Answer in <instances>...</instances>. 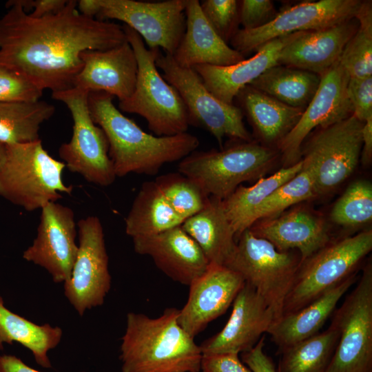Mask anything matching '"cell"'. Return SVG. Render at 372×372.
I'll return each mask as SVG.
<instances>
[{"instance_id":"obj_1","label":"cell","mask_w":372,"mask_h":372,"mask_svg":"<svg viewBox=\"0 0 372 372\" xmlns=\"http://www.w3.org/2000/svg\"><path fill=\"white\" fill-rule=\"evenodd\" d=\"M0 17V66L14 70L41 90L73 87L83 66L81 53L106 50L127 41L123 26L88 18L68 0L59 12L33 17L16 0Z\"/></svg>"},{"instance_id":"obj_2","label":"cell","mask_w":372,"mask_h":372,"mask_svg":"<svg viewBox=\"0 0 372 372\" xmlns=\"http://www.w3.org/2000/svg\"><path fill=\"white\" fill-rule=\"evenodd\" d=\"M113 99L103 92L88 94L91 117L105 134L116 176L154 175L165 164L181 161L198 147V138L187 132L169 136L145 132L116 108Z\"/></svg>"},{"instance_id":"obj_3","label":"cell","mask_w":372,"mask_h":372,"mask_svg":"<svg viewBox=\"0 0 372 372\" xmlns=\"http://www.w3.org/2000/svg\"><path fill=\"white\" fill-rule=\"evenodd\" d=\"M179 309L157 318L130 312L121 338L122 372H200L202 352L178 321Z\"/></svg>"},{"instance_id":"obj_4","label":"cell","mask_w":372,"mask_h":372,"mask_svg":"<svg viewBox=\"0 0 372 372\" xmlns=\"http://www.w3.org/2000/svg\"><path fill=\"white\" fill-rule=\"evenodd\" d=\"M65 165L52 157L41 139L6 145L0 163V196L28 211L41 209L70 194L72 185L62 180Z\"/></svg>"},{"instance_id":"obj_5","label":"cell","mask_w":372,"mask_h":372,"mask_svg":"<svg viewBox=\"0 0 372 372\" xmlns=\"http://www.w3.org/2000/svg\"><path fill=\"white\" fill-rule=\"evenodd\" d=\"M123 28L134 52L138 72L134 92L130 97L119 101L118 107L123 112L143 117L149 130L158 136L187 132L189 121L184 103L156 65L160 49L147 48L136 32L125 25Z\"/></svg>"},{"instance_id":"obj_6","label":"cell","mask_w":372,"mask_h":372,"mask_svg":"<svg viewBox=\"0 0 372 372\" xmlns=\"http://www.w3.org/2000/svg\"><path fill=\"white\" fill-rule=\"evenodd\" d=\"M277 157L271 147L242 141L221 150H195L180 161L178 172L194 180L208 196L223 200L242 183L263 177Z\"/></svg>"},{"instance_id":"obj_7","label":"cell","mask_w":372,"mask_h":372,"mask_svg":"<svg viewBox=\"0 0 372 372\" xmlns=\"http://www.w3.org/2000/svg\"><path fill=\"white\" fill-rule=\"evenodd\" d=\"M372 250V230L332 240L300 263L285 299L282 315L306 307L357 274Z\"/></svg>"},{"instance_id":"obj_8","label":"cell","mask_w":372,"mask_h":372,"mask_svg":"<svg viewBox=\"0 0 372 372\" xmlns=\"http://www.w3.org/2000/svg\"><path fill=\"white\" fill-rule=\"evenodd\" d=\"M278 251L249 229L238 237L225 267L238 273L272 310L275 321L282 316L285 299L300 265V254Z\"/></svg>"},{"instance_id":"obj_9","label":"cell","mask_w":372,"mask_h":372,"mask_svg":"<svg viewBox=\"0 0 372 372\" xmlns=\"http://www.w3.org/2000/svg\"><path fill=\"white\" fill-rule=\"evenodd\" d=\"M363 125L352 114L318 127L301 149L302 167L311 172L316 196L330 194L354 172L361 155Z\"/></svg>"},{"instance_id":"obj_10","label":"cell","mask_w":372,"mask_h":372,"mask_svg":"<svg viewBox=\"0 0 372 372\" xmlns=\"http://www.w3.org/2000/svg\"><path fill=\"white\" fill-rule=\"evenodd\" d=\"M156 65L165 80L173 86L187 109L189 125L208 131L222 148L224 137L251 141L243 122V113L234 104L225 103L213 95L192 69L179 65L172 55L158 52Z\"/></svg>"},{"instance_id":"obj_11","label":"cell","mask_w":372,"mask_h":372,"mask_svg":"<svg viewBox=\"0 0 372 372\" xmlns=\"http://www.w3.org/2000/svg\"><path fill=\"white\" fill-rule=\"evenodd\" d=\"M88 94L74 87L52 92V99L67 106L73 121L72 138L60 146L59 154L70 172L81 174L88 182L106 187L112 184L116 176L105 134L91 117Z\"/></svg>"},{"instance_id":"obj_12","label":"cell","mask_w":372,"mask_h":372,"mask_svg":"<svg viewBox=\"0 0 372 372\" xmlns=\"http://www.w3.org/2000/svg\"><path fill=\"white\" fill-rule=\"evenodd\" d=\"M338 340L326 372H372V263L333 313Z\"/></svg>"},{"instance_id":"obj_13","label":"cell","mask_w":372,"mask_h":372,"mask_svg":"<svg viewBox=\"0 0 372 372\" xmlns=\"http://www.w3.org/2000/svg\"><path fill=\"white\" fill-rule=\"evenodd\" d=\"M78 251L64 295L79 316L103 304L111 287L109 259L102 224L96 216L77 223Z\"/></svg>"},{"instance_id":"obj_14","label":"cell","mask_w":372,"mask_h":372,"mask_svg":"<svg viewBox=\"0 0 372 372\" xmlns=\"http://www.w3.org/2000/svg\"><path fill=\"white\" fill-rule=\"evenodd\" d=\"M187 0L156 2L99 0L98 19H116L136 32L151 50L173 55L185 30Z\"/></svg>"},{"instance_id":"obj_15","label":"cell","mask_w":372,"mask_h":372,"mask_svg":"<svg viewBox=\"0 0 372 372\" xmlns=\"http://www.w3.org/2000/svg\"><path fill=\"white\" fill-rule=\"evenodd\" d=\"M361 2L360 0H320L292 6L260 28L238 30L230 40L231 48L245 56L274 39L335 25L355 18Z\"/></svg>"},{"instance_id":"obj_16","label":"cell","mask_w":372,"mask_h":372,"mask_svg":"<svg viewBox=\"0 0 372 372\" xmlns=\"http://www.w3.org/2000/svg\"><path fill=\"white\" fill-rule=\"evenodd\" d=\"M349 80L339 60L320 75L318 90L300 120L277 146L285 167L300 161L302 145L313 130L329 126L353 114L347 94Z\"/></svg>"},{"instance_id":"obj_17","label":"cell","mask_w":372,"mask_h":372,"mask_svg":"<svg viewBox=\"0 0 372 372\" xmlns=\"http://www.w3.org/2000/svg\"><path fill=\"white\" fill-rule=\"evenodd\" d=\"M37 235L23 258L44 268L56 283L70 278L78 251L72 209L50 202L41 209Z\"/></svg>"},{"instance_id":"obj_18","label":"cell","mask_w":372,"mask_h":372,"mask_svg":"<svg viewBox=\"0 0 372 372\" xmlns=\"http://www.w3.org/2000/svg\"><path fill=\"white\" fill-rule=\"evenodd\" d=\"M244 285L236 271L209 264L206 271L189 286L187 300L179 309V324L194 338L227 310Z\"/></svg>"},{"instance_id":"obj_19","label":"cell","mask_w":372,"mask_h":372,"mask_svg":"<svg viewBox=\"0 0 372 372\" xmlns=\"http://www.w3.org/2000/svg\"><path fill=\"white\" fill-rule=\"evenodd\" d=\"M275 321L272 310L250 285L239 291L225 327L200 345L203 355L239 353L252 349Z\"/></svg>"},{"instance_id":"obj_20","label":"cell","mask_w":372,"mask_h":372,"mask_svg":"<svg viewBox=\"0 0 372 372\" xmlns=\"http://www.w3.org/2000/svg\"><path fill=\"white\" fill-rule=\"evenodd\" d=\"M132 240L136 253L149 256L165 275L184 285L189 286L210 264L181 225Z\"/></svg>"},{"instance_id":"obj_21","label":"cell","mask_w":372,"mask_h":372,"mask_svg":"<svg viewBox=\"0 0 372 372\" xmlns=\"http://www.w3.org/2000/svg\"><path fill=\"white\" fill-rule=\"evenodd\" d=\"M81 59L83 66L74 81V87L88 92H105L119 101L131 96L138 64L127 41L106 50H85L81 53Z\"/></svg>"},{"instance_id":"obj_22","label":"cell","mask_w":372,"mask_h":372,"mask_svg":"<svg viewBox=\"0 0 372 372\" xmlns=\"http://www.w3.org/2000/svg\"><path fill=\"white\" fill-rule=\"evenodd\" d=\"M249 229L278 251L298 250L300 263L332 241L324 219L305 207L256 221Z\"/></svg>"},{"instance_id":"obj_23","label":"cell","mask_w":372,"mask_h":372,"mask_svg":"<svg viewBox=\"0 0 372 372\" xmlns=\"http://www.w3.org/2000/svg\"><path fill=\"white\" fill-rule=\"evenodd\" d=\"M304 32L271 40L251 58L227 66L198 65L192 68L207 89L221 101L232 105L239 92L270 68L278 65L283 48Z\"/></svg>"},{"instance_id":"obj_24","label":"cell","mask_w":372,"mask_h":372,"mask_svg":"<svg viewBox=\"0 0 372 372\" xmlns=\"http://www.w3.org/2000/svg\"><path fill=\"white\" fill-rule=\"evenodd\" d=\"M358 25L355 17L327 28L304 32L283 48L278 63L320 76L339 60Z\"/></svg>"},{"instance_id":"obj_25","label":"cell","mask_w":372,"mask_h":372,"mask_svg":"<svg viewBox=\"0 0 372 372\" xmlns=\"http://www.w3.org/2000/svg\"><path fill=\"white\" fill-rule=\"evenodd\" d=\"M185 30L172 55L181 67L192 68L198 65L227 66L245 59L229 46L205 19L198 0H187Z\"/></svg>"},{"instance_id":"obj_26","label":"cell","mask_w":372,"mask_h":372,"mask_svg":"<svg viewBox=\"0 0 372 372\" xmlns=\"http://www.w3.org/2000/svg\"><path fill=\"white\" fill-rule=\"evenodd\" d=\"M356 280L357 274L350 276L306 307L283 314L273 322L267 333L277 345L278 353L285 348L318 333L334 312L340 298Z\"/></svg>"},{"instance_id":"obj_27","label":"cell","mask_w":372,"mask_h":372,"mask_svg":"<svg viewBox=\"0 0 372 372\" xmlns=\"http://www.w3.org/2000/svg\"><path fill=\"white\" fill-rule=\"evenodd\" d=\"M181 227L210 264L225 266L234 252L236 242L222 200L209 196L204 207L185 220Z\"/></svg>"},{"instance_id":"obj_28","label":"cell","mask_w":372,"mask_h":372,"mask_svg":"<svg viewBox=\"0 0 372 372\" xmlns=\"http://www.w3.org/2000/svg\"><path fill=\"white\" fill-rule=\"evenodd\" d=\"M236 98L258 136L276 147L297 124L304 110L288 105L249 85Z\"/></svg>"},{"instance_id":"obj_29","label":"cell","mask_w":372,"mask_h":372,"mask_svg":"<svg viewBox=\"0 0 372 372\" xmlns=\"http://www.w3.org/2000/svg\"><path fill=\"white\" fill-rule=\"evenodd\" d=\"M62 335L59 327L37 324L11 311L0 295V351L4 344L17 342L32 352L39 366L51 368L48 353L60 343Z\"/></svg>"},{"instance_id":"obj_30","label":"cell","mask_w":372,"mask_h":372,"mask_svg":"<svg viewBox=\"0 0 372 372\" xmlns=\"http://www.w3.org/2000/svg\"><path fill=\"white\" fill-rule=\"evenodd\" d=\"M302 168V162L283 167L268 177L259 178L249 187L240 185L223 200L226 216L236 238L254 224V215L261 204L276 189L294 177Z\"/></svg>"},{"instance_id":"obj_31","label":"cell","mask_w":372,"mask_h":372,"mask_svg":"<svg viewBox=\"0 0 372 372\" xmlns=\"http://www.w3.org/2000/svg\"><path fill=\"white\" fill-rule=\"evenodd\" d=\"M184 220L171 208L154 181L143 183L125 219V232L132 239L155 235Z\"/></svg>"},{"instance_id":"obj_32","label":"cell","mask_w":372,"mask_h":372,"mask_svg":"<svg viewBox=\"0 0 372 372\" xmlns=\"http://www.w3.org/2000/svg\"><path fill=\"white\" fill-rule=\"evenodd\" d=\"M320 82V76L293 67L277 65L249 85L292 107L306 108Z\"/></svg>"},{"instance_id":"obj_33","label":"cell","mask_w":372,"mask_h":372,"mask_svg":"<svg viewBox=\"0 0 372 372\" xmlns=\"http://www.w3.org/2000/svg\"><path fill=\"white\" fill-rule=\"evenodd\" d=\"M55 112L45 101L0 103V142L6 145L39 140L41 125Z\"/></svg>"},{"instance_id":"obj_34","label":"cell","mask_w":372,"mask_h":372,"mask_svg":"<svg viewBox=\"0 0 372 372\" xmlns=\"http://www.w3.org/2000/svg\"><path fill=\"white\" fill-rule=\"evenodd\" d=\"M338 340V332L331 324L325 331L280 351L278 372H326Z\"/></svg>"},{"instance_id":"obj_35","label":"cell","mask_w":372,"mask_h":372,"mask_svg":"<svg viewBox=\"0 0 372 372\" xmlns=\"http://www.w3.org/2000/svg\"><path fill=\"white\" fill-rule=\"evenodd\" d=\"M358 28L339 59L349 79L372 76V3L362 1L355 16Z\"/></svg>"},{"instance_id":"obj_36","label":"cell","mask_w":372,"mask_h":372,"mask_svg":"<svg viewBox=\"0 0 372 372\" xmlns=\"http://www.w3.org/2000/svg\"><path fill=\"white\" fill-rule=\"evenodd\" d=\"M155 182L171 208L183 220L201 210L209 198L198 183L180 172L159 176Z\"/></svg>"},{"instance_id":"obj_37","label":"cell","mask_w":372,"mask_h":372,"mask_svg":"<svg viewBox=\"0 0 372 372\" xmlns=\"http://www.w3.org/2000/svg\"><path fill=\"white\" fill-rule=\"evenodd\" d=\"M331 220L347 228H355L372 219V185L365 180L351 183L334 204Z\"/></svg>"},{"instance_id":"obj_38","label":"cell","mask_w":372,"mask_h":372,"mask_svg":"<svg viewBox=\"0 0 372 372\" xmlns=\"http://www.w3.org/2000/svg\"><path fill=\"white\" fill-rule=\"evenodd\" d=\"M316 197L311 172L302 167L291 179L276 189L257 209L254 223L275 217L289 207Z\"/></svg>"},{"instance_id":"obj_39","label":"cell","mask_w":372,"mask_h":372,"mask_svg":"<svg viewBox=\"0 0 372 372\" xmlns=\"http://www.w3.org/2000/svg\"><path fill=\"white\" fill-rule=\"evenodd\" d=\"M200 6L207 21L218 35L227 43L238 30V1L205 0L200 2Z\"/></svg>"},{"instance_id":"obj_40","label":"cell","mask_w":372,"mask_h":372,"mask_svg":"<svg viewBox=\"0 0 372 372\" xmlns=\"http://www.w3.org/2000/svg\"><path fill=\"white\" fill-rule=\"evenodd\" d=\"M43 90L20 73L0 66V103L39 101Z\"/></svg>"},{"instance_id":"obj_41","label":"cell","mask_w":372,"mask_h":372,"mask_svg":"<svg viewBox=\"0 0 372 372\" xmlns=\"http://www.w3.org/2000/svg\"><path fill=\"white\" fill-rule=\"evenodd\" d=\"M274 4L270 0H242L238 1L239 23L244 30L260 28L277 15Z\"/></svg>"},{"instance_id":"obj_42","label":"cell","mask_w":372,"mask_h":372,"mask_svg":"<svg viewBox=\"0 0 372 372\" xmlns=\"http://www.w3.org/2000/svg\"><path fill=\"white\" fill-rule=\"evenodd\" d=\"M347 94L353 115L363 123L372 117V76L349 79Z\"/></svg>"},{"instance_id":"obj_43","label":"cell","mask_w":372,"mask_h":372,"mask_svg":"<svg viewBox=\"0 0 372 372\" xmlns=\"http://www.w3.org/2000/svg\"><path fill=\"white\" fill-rule=\"evenodd\" d=\"M200 372H252L240 361L238 353L203 355Z\"/></svg>"},{"instance_id":"obj_44","label":"cell","mask_w":372,"mask_h":372,"mask_svg":"<svg viewBox=\"0 0 372 372\" xmlns=\"http://www.w3.org/2000/svg\"><path fill=\"white\" fill-rule=\"evenodd\" d=\"M265 339L262 335L252 349L242 353V360L252 372H278L272 359L264 351Z\"/></svg>"},{"instance_id":"obj_45","label":"cell","mask_w":372,"mask_h":372,"mask_svg":"<svg viewBox=\"0 0 372 372\" xmlns=\"http://www.w3.org/2000/svg\"><path fill=\"white\" fill-rule=\"evenodd\" d=\"M27 12L33 9L30 16L41 17L56 13L61 10L67 4L68 0H16Z\"/></svg>"},{"instance_id":"obj_46","label":"cell","mask_w":372,"mask_h":372,"mask_svg":"<svg viewBox=\"0 0 372 372\" xmlns=\"http://www.w3.org/2000/svg\"><path fill=\"white\" fill-rule=\"evenodd\" d=\"M0 372H41L24 363L12 355H0ZM85 372V371H83Z\"/></svg>"},{"instance_id":"obj_47","label":"cell","mask_w":372,"mask_h":372,"mask_svg":"<svg viewBox=\"0 0 372 372\" xmlns=\"http://www.w3.org/2000/svg\"><path fill=\"white\" fill-rule=\"evenodd\" d=\"M362 145L361 160L364 165H369L372 160V117L364 122L362 132Z\"/></svg>"},{"instance_id":"obj_48","label":"cell","mask_w":372,"mask_h":372,"mask_svg":"<svg viewBox=\"0 0 372 372\" xmlns=\"http://www.w3.org/2000/svg\"><path fill=\"white\" fill-rule=\"evenodd\" d=\"M77 9L83 16L94 19L100 12L99 0H80L77 1Z\"/></svg>"},{"instance_id":"obj_49","label":"cell","mask_w":372,"mask_h":372,"mask_svg":"<svg viewBox=\"0 0 372 372\" xmlns=\"http://www.w3.org/2000/svg\"><path fill=\"white\" fill-rule=\"evenodd\" d=\"M6 145L0 142V163L3 160L5 154Z\"/></svg>"}]
</instances>
